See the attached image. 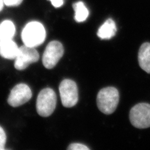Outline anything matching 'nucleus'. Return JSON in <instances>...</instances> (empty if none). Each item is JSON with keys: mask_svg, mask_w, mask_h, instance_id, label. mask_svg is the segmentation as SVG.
<instances>
[{"mask_svg": "<svg viewBox=\"0 0 150 150\" xmlns=\"http://www.w3.org/2000/svg\"><path fill=\"white\" fill-rule=\"evenodd\" d=\"M73 8L75 12V20L78 23H81L86 20L89 15V11L82 1L74 3Z\"/></svg>", "mask_w": 150, "mask_h": 150, "instance_id": "nucleus-13", "label": "nucleus"}, {"mask_svg": "<svg viewBox=\"0 0 150 150\" xmlns=\"http://www.w3.org/2000/svg\"><path fill=\"white\" fill-rule=\"evenodd\" d=\"M19 51L16 43L12 40L0 42V56L8 59H15Z\"/></svg>", "mask_w": 150, "mask_h": 150, "instance_id": "nucleus-9", "label": "nucleus"}, {"mask_svg": "<svg viewBox=\"0 0 150 150\" xmlns=\"http://www.w3.org/2000/svg\"><path fill=\"white\" fill-rule=\"evenodd\" d=\"M31 97L32 92L30 88L26 84H18L11 91L8 103L13 107H18L27 103Z\"/></svg>", "mask_w": 150, "mask_h": 150, "instance_id": "nucleus-8", "label": "nucleus"}, {"mask_svg": "<svg viewBox=\"0 0 150 150\" xmlns=\"http://www.w3.org/2000/svg\"><path fill=\"white\" fill-rule=\"evenodd\" d=\"M120 100L119 92L114 87L103 88L97 95V105L99 110L106 115L113 112L118 106Z\"/></svg>", "mask_w": 150, "mask_h": 150, "instance_id": "nucleus-2", "label": "nucleus"}, {"mask_svg": "<svg viewBox=\"0 0 150 150\" xmlns=\"http://www.w3.org/2000/svg\"><path fill=\"white\" fill-rule=\"evenodd\" d=\"M59 90L61 100L64 107L71 108L76 105L78 91L76 83L71 79H64L59 84Z\"/></svg>", "mask_w": 150, "mask_h": 150, "instance_id": "nucleus-5", "label": "nucleus"}, {"mask_svg": "<svg viewBox=\"0 0 150 150\" xmlns=\"http://www.w3.org/2000/svg\"><path fill=\"white\" fill-rule=\"evenodd\" d=\"M129 120L135 128L150 127V105L143 103L133 106L129 112Z\"/></svg>", "mask_w": 150, "mask_h": 150, "instance_id": "nucleus-4", "label": "nucleus"}, {"mask_svg": "<svg viewBox=\"0 0 150 150\" xmlns=\"http://www.w3.org/2000/svg\"><path fill=\"white\" fill-rule=\"evenodd\" d=\"M40 55L35 48L24 45L19 48V51L15 59V68L18 70L26 69L31 64L37 62Z\"/></svg>", "mask_w": 150, "mask_h": 150, "instance_id": "nucleus-7", "label": "nucleus"}, {"mask_svg": "<svg viewBox=\"0 0 150 150\" xmlns=\"http://www.w3.org/2000/svg\"><path fill=\"white\" fill-rule=\"evenodd\" d=\"M64 54L62 44L58 41H52L47 45L43 55V64L47 69H52L57 64Z\"/></svg>", "mask_w": 150, "mask_h": 150, "instance_id": "nucleus-6", "label": "nucleus"}, {"mask_svg": "<svg viewBox=\"0 0 150 150\" xmlns=\"http://www.w3.org/2000/svg\"><path fill=\"white\" fill-rule=\"evenodd\" d=\"M21 38L25 45L35 47L43 43L46 38V30L43 25L38 21L28 23L23 28Z\"/></svg>", "mask_w": 150, "mask_h": 150, "instance_id": "nucleus-1", "label": "nucleus"}, {"mask_svg": "<svg viewBox=\"0 0 150 150\" xmlns=\"http://www.w3.org/2000/svg\"><path fill=\"white\" fill-rule=\"evenodd\" d=\"M6 142V136L4 129L0 126V150L5 149V144Z\"/></svg>", "mask_w": 150, "mask_h": 150, "instance_id": "nucleus-14", "label": "nucleus"}, {"mask_svg": "<svg viewBox=\"0 0 150 150\" xmlns=\"http://www.w3.org/2000/svg\"><path fill=\"white\" fill-rule=\"evenodd\" d=\"M56 95L51 88H45L39 93L36 101V110L39 115L48 117L52 115L56 105Z\"/></svg>", "mask_w": 150, "mask_h": 150, "instance_id": "nucleus-3", "label": "nucleus"}, {"mask_svg": "<svg viewBox=\"0 0 150 150\" xmlns=\"http://www.w3.org/2000/svg\"><path fill=\"white\" fill-rule=\"evenodd\" d=\"M68 150H89L90 148H88L86 145L80 143H73L69 145L67 148Z\"/></svg>", "mask_w": 150, "mask_h": 150, "instance_id": "nucleus-15", "label": "nucleus"}, {"mask_svg": "<svg viewBox=\"0 0 150 150\" xmlns=\"http://www.w3.org/2000/svg\"><path fill=\"white\" fill-rule=\"evenodd\" d=\"M4 4L7 6H16L20 4L23 0H3Z\"/></svg>", "mask_w": 150, "mask_h": 150, "instance_id": "nucleus-16", "label": "nucleus"}, {"mask_svg": "<svg viewBox=\"0 0 150 150\" xmlns=\"http://www.w3.org/2000/svg\"><path fill=\"white\" fill-rule=\"evenodd\" d=\"M51 1L52 5L55 8H59L63 4V0H49Z\"/></svg>", "mask_w": 150, "mask_h": 150, "instance_id": "nucleus-17", "label": "nucleus"}, {"mask_svg": "<svg viewBox=\"0 0 150 150\" xmlns=\"http://www.w3.org/2000/svg\"><path fill=\"white\" fill-rule=\"evenodd\" d=\"M3 5H4L3 0H0V11L2 10V9L3 8Z\"/></svg>", "mask_w": 150, "mask_h": 150, "instance_id": "nucleus-18", "label": "nucleus"}, {"mask_svg": "<svg viewBox=\"0 0 150 150\" xmlns=\"http://www.w3.org/2000/svg\"><path fill=\"white\" fill-rule=\"evenodd\" d=\"M15 32V26L11 21L5 20L3 21L0 24V42L12 40Z\"/></svg>", "mask_w": 150, "mask_h": 150, "instance_id": "nucleus-12", "label": "nucleus"}, {"mask_svg": "<svg viewBox=\"0 0 150 150\" xmlns=\"http://www.w3.org/2000/svg\"><path fill=\"white\" fill-rule=\"evenodd\" d=\"M138 62L144 71L150 73V43H144L141 46L138 52Z\"/></svg>", "mask_w": 150, "mask_h": 150, "instance_id": "nucleus-10", "label": "nucleus"}, {"mask_svg": "<svg viewBox=\"0 0 150 150\" xmlns=\"http://www.w3.org/2000/svg\"><path fill=\"white\" fill-rule=\"evenodd\" d=\"M116 33V26L112 19L108 20L99 28L97 35L102 40H110L113 37Z\"/></svg>", "mask_w": 150, "mask_h": 150, "instance_id": "nucleus-11", "label": "nucleus"}]
</instances>
